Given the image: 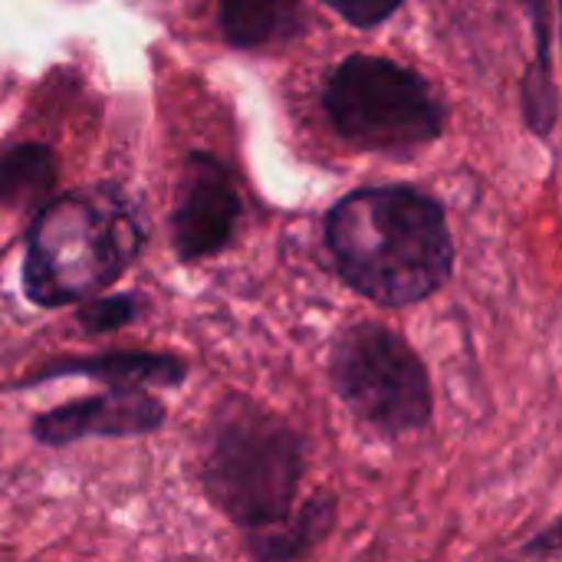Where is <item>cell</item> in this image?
I'll use <instances>...</instances> for the list:
<instances>
[{
    "label": "cell",
    "mask_w": 562,
    "mask_h": 562,
    "mask_svg": "<svg viewBox=\"0 0 562 562\" xmlns=\"http://www.w3.org/2000/svg\"><path fill=\"white\" fill-rule=\"evenodd\" d=\"M303 26V0H221V30L240 49L286 43Z\"/></svg>",
    "instance_id": "9c48e42d"
},
{
    "label": "cell",
    "mask_w": 562,
    "mask_h": 562,
    "mask_svg": "<svg viewBox=\"0 0 562 562\" xmlns=\"http://www.w3.org/2000/svg\"><path fill=\"white\" fill-rule=\"evenodd\" d=\"M329 524H333V501L313 497L306 507H300V514H286L283 520L260 527L254 540V553L263 560L300 557L326 537Z\"/></svg>",
    "instance_id": "30bf717a"
},
{
    "label": "cell",
    "mask_w": 562,
    "mask_h": 562,
    "mask_svg": "<svg viewBox=\"0 0 562 562\" xmlns=\"http://www.w3.org/2000/svg\"><path fill=\"white\" fill-rule=\"evenodd\" d=\"M303 474L300 438L250 402H227L211 428L204 487L240 527L260 530L290 514Z\"/></svg>",
    "instance_id": "3957f363"
},
{
    "label": "cell",
    "mask_w": 562,
    "mask_h": 562,
    "mask_svg": "<svg viewBox=\"0 0 562 562\" xmlns=\"http://www.w3.org/2000/svg\"><path fill=\"white\" fill-rule=\"evenodd\" d=\"M336 132L362 151L408 155L441 135L445 112L431 86L382 56H349L326 82Z\"/></svg>",
    "instance_id": "277c9868"
},
{
    "label": "cell",
    "mask_w": 562,
    "mask_h": 562,
    "mask_svg": "<svg viewBox=\"0 0 562 562\" xmlns=\"http://www.w3.org/2000/svg\"><path fill=\"white\" fill-rule=\"evenodd\" d=\"M56 161L46 145H20L0 155V204H30L49 194Z\"/></svg>",
    "instance_id": "8fae6325"
},
{
    "label": "cell",
    "mask_w": 562,
    "mask_h": 562,
    "mask_svg": "<svg viewBox=\"0 0 562 562\" xmlns=\"http://www.w3.org/2000/svg\"><path fill=\"white\" fill-rule=\"evenodd\" d=\"M138 303L135 296H102V300H89L79 306L76 319L86 333H112L119 326H125L128 319H135Z\"/></svg>",
    "instance_id": "4fadbf2b"
},
{
    "label": "cell",
    "mask_w": 562,
    "mask_h": 562,
    "mask_svg": "<svg viewBox=\"0 0 562 562\" xmlns=\"http://www.w3.org/2000/svg\"><path fill=\"white\" fill-rule=\"evenodd\" d=\"M326 240L342 280L385 306L435 293L454 257L438 201L402 184L346 194L326 217Z\"/></svg>",
    "instance_id": "6da1fadb"
},
{
    "label": "cell",
    "mask_w": 562,
    "mask_h": 562,
    "mask_svg": "<svg viewBox=\"0 0 562 562\" xmlns=\"http://www.w3.org/2000/svg\"><path fill=\"white\" fill-rule=\"evenodd\" d=\"M530 3V16H533V30H537V66L527 79V119L537 132H550L553 115H557V92L550 82V30H547V13H543V0H527Z\"/></svg>",
    "instance_id": "7c38bea8"
},
{
    "label": "cell",
    "mask_w": 562,
    "mask_h": 562,
    "mask_svg": "<svg viewBox=\"0 0 562 562\" xmlns=\"http://www.w3.org/2000/svg\"><path fill=\"white\" fill-rule=\"evenodd\" d=\"M326 3L356 26H379L398 10L402 0H326Z\"/></svg>",
    "instance_id": "5bb4252c"
},
{
    "label": "cell",
    "mask_w": 562,
    "mask_h": 562,
    "mask_svg": "<svg viewBox=\"0 0 562 562\" xmlns=\"http://www.w3.org/2000/svg\"><path fill=\"white\" fill-rule=\"evenodd\" d=\"M560 26H562V0H560Z\"/></svg>",
    "instance_id": "2e32d148"
},
{
    "label": "cell",
    "mask_w": 562,
    "mask_h": 562,
    "mask_svg": "<svg viewBox=\"0 0 562 562\" xmlns=\"http://www.w3.org/2000/svg\"><path fill=\"white\" fill-rule=\"evenodd\" d=\"M240 217V198L227 168L211 155H191L181 184V204L171 221L175 250L181 260H201L217 254Z\"/></svg>",
    "instance_id": "8992f818"
},
{
    "label": "cell",
    "mask_w": 562,
    "mask_h": 562,
    "mask_svg": "<svg viewBox=\"0 0 562 562\" xmlns=\"http://www.w3.org/2000/svg\"><path fill=\"white\" fill-rule=\"evenodd\" d=\"M165 408L158 398H151L142 389L132 385H112V392L69 402L56 412H46L36 418L33 435L43 445H72L82 438H128V435H148L161 428Z\"/></svg>",
    "instance_id": "52a82bcc"
},
{
    "label": "cell",
    "mask_w": 562,
    "mask_h": 562,
    "mask_svg": "<svg viewBox=\"0 0 562 562\" xmlns=\"http://www.w3.org/2000/svg\"><path fill=\"white\" fill-rule=\"evenodd\" d=\"M63 375H89L105 385H178L184 379V366L175 356H158V352H102L92 359H66V362H49L36 375L23 379L20 385L43 382V379H63Z\"/></svg>",
    "instance_id": "ba28073f"
},
{
    "label": "cell",
    "mask_w": 562,
    "mask_h": 562,
    "mask_svg": "<svg viewBox=\"0 0 562 562\" xmlns=\"http://www.w3.org/2000/svg\"><path fill=\"white\" fill-rule=\"evenodd\" d=\"M142 231L128 201L82 191L49 201L30 231L23 286L40 306L86 300L109 286L138 254Z\"/></svg>",
    "instance_id": "7a4b0ae2"
},
{
    "label": "cell",
    "mask_w": 562,
    "mask_h": 562,
    "mask_svg": "<svg viewBox=\"0 0 562 562\" xmlns=\"http://www.w3.org/2000/svg\"><path fill=\"white\" fill-rule=\"evenodd\" d=\"M530 553H540V557H560L562 560V524L553 530V533L540 537V540L530 547Z\"/></svg>",
    "instance_id": "9a60e30c"
},
{
    "label": "cell",
    "mask_w": 562,
    "mask_h": 562,
    "mask_svg": "<svg viewBox=\"0 0 562 562\" xmlns=\"http://www.w3.org/2000/svg\"><path fill=\"white\" fill-rule=\"evenodd\" d=\"M333 385L342 402L382 435L418 431L431 422V389L422 359L385 326L362 323L333 349Z\"/></svg>",
    "instance_id": "5b68a950"
}]
</instances>
